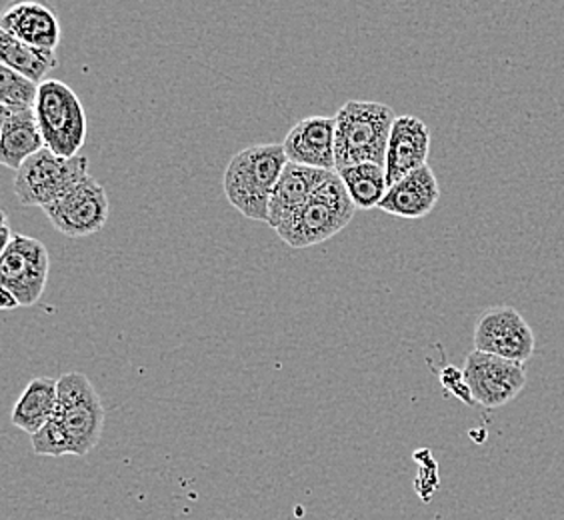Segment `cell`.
Returning a JSON list of instances; mask_svg holds the SVG:
<instances>
[{"label": "cell", "instance_id": "7402d4cb", "mask_svg": "<svg viewBox=\"0 0 564 520\" xmlns=\"http://www.w3.org/2000/svg\"><path fill=\"white\" fill-rule=\"evenodd\" d=\"M0 306H2L4 311H12V308L21 306V303L17 301V296H14V294L9 293L7 289H2V286H0Z\"/></svg>", "mask_w": 564, "mask_h": 520}, {"label": "cell", "instance_id": "44dd1931", "mask_svg": "<svg viewBox=\"0 0 564 520\" xmlns=\"http://www.w3.org/2000/svg\"><path fill=\"white\" fill-rule=\"evenodd\" d=\"M31 443H33V451L36 455H73V448H70V441H68L65 424H63L58 414H55L48 423L44 424L41 431L31 434Z\"/></svg>", "mask_w": 564, "mask_h": 520}, {"label": "cell", "instance_id": "ac0fdd59", "mask_svg": "<svg viewBox=\"0 0 564 520\" xmlns=\"http://www.w3.org/2000/svg\"><path fill=\"white\" fill-rule=\"evenodd\" d=\"M0 63L14 73L31 78L36 85L48 80L46 75L58 66L55 51L22 43L11 34L0 31Z\"/></svg>", "mask_w": 564, "mask_h": 520}, {"label": "cell", "instance_id": "6da1fadb", "mask_svg": "<svg viewBox=\"0 0 564 520\" xmlns=\"http://www.w3.org/2000/svg\"><path fill=\"white\" fill-rule=\"evenodd\" d=\"M282 144H252L237 152L223 176V191L228 203L242 217L267 223L274 186L286 166Z\"/></svg>", "mask_w": 564, "mask_h": 520}, {"label": "cell", "instance_id": "4fadbf2b", "mask_svg": "<svg viewBox=\"0 0 564 520\" xmlns=\"http://www.w3.org/2000/svg\"><path fill=\"white\" fill-rule=\"evenodd\" d=\"M431 130L419 117H397L392 124L389 149H387V178L389 186L414 173L429 161Z\"/></svg>", "mask_w": 564, "mask_h": 520}, {"label": "cell", "instance_id": "277c9868", "mask_svg": "<svg viewBox=\"0 0 564 520\" xmlns=\"http://www.w3.org/2000/svg\"><path fill=\"white\" fill-rule=\"evenodd\" d=\"M34 110L46 149L61 156H76L83 151L87 142V112L73 88L55 78L44 80Z\"/></svg>", "mask_w": 564, "mask_h": 520}, {"label": "cell", "instance_id": "3957f363", "mask_svg": "<svg viewBox=\"0 0 564 520\" xmlns=\"http://www.w3.org/2000/svg\"><path fill=\"white\" fill-rule=\"evenodd\" d=\"M394 110L382 102L348 100L335 115L337 171L352 164H387Z\"/></svg>", "mask_w": 564, "mask_h": 520}, {"label": "cell", "instance_id": "5b68a950", "mask_svg": "<svg viewBox=\"0 0 564 520\" xmlns=\"http://www.w3.org/2000/svg\"><path fill=\"white\" fill-rule=\"evenodd\" d=\"M88 176V159L83 154L61 156L44 147L14 174V196L22 206L53 205Z\"/></svg>", "mask_w": 564, "mask_h": 520}, {"label": "cell", "instance_id": "ffe728a7", "mask_svg": "<svg viewBox=\"0 0 564 520\" xmlns=\"http://www.w3.org/2000/svg\"><path fill=\"white\" fill-rule=\"evenodd\" d=\"M41 85L14 73L9 66H0V107L9 109H36Z\"/></svg>", "mask_w": 564, "mask_h": 520}, {"label": "cell", "instance_id": "e0dca14e", "mask_svg": "<svg viewBox=\"0 0 564 520\" xmlns=\"http://www.w3.org/2000/svg\"><path fill=\"white\" fill-rule=\"evenodd\" d=\"M58 409V380L36 377L14 402L11 421L24 433L34 434L48 423Z\"/></svg>", "mask_w": 564, "mask_h": 520}, {"label": "cell", "instance_id": "5bb4252c", "mask_svg": "<svg viewBox=\"0 0 564 520\" xmlns=\"http://www.w3.org/2000/svg\"><path fill=\"white\" fill-rule=\"evenodd\" d=\"M438 198L441 186L436 174L429 164H424L389 186L387 195L380 201L379 210L392 217L424 218L433 213Z\"/></svg>", "mask_w": 564, "mask_h": 520}, {"label": "cell", "instance_id": "9c48e42d", "mask_svg": "<svg viewBox=\"0 0 564 520\" xmlns=\"http://www.w3.org/2000/svg\"><path fill=\"white\" fill-rule=\"evenodd\" d=\"M463 375L473 402L485 409H500L509 404L527 387L524 365L480 350L468 355Z\"/></svg>", "mask_w": 564, "mask_h": 520}, {"label": "cell", "instance_id": "603a6c76", "mask_svg": "<svg viewBox=\"0 0 564 520\" xmlns=\"http://www.w3.org/2000/svg\"><path fill=\"white\" fill-rule=\"evenodd\" d=\"M0 220H2V227H0V232H2V249H7V245L11 242L12 237H14V235H11V227H9V217H7V213H4V210L0 213Z\"/></svg>", "mask_w": 564, "mask_h": 520}, {"label": "cell", "instance_id": "8fae6325", "mask_svg": "<svg viewBox=\"0 0 564 520\" xmlns=\"http://www.w3.org/2000/svg\"><path fill=\"white\" fill-rule=\"evenodd\" d=\"M286 161L321 171H337L335 117H308L296 122L282 141Z\"/></svg>", "mask_w": 564, "mask_h": 520}, {"label": "cell", "instance_id": "8992f818", "mask_svg": "<svg viewBox=\"0 0 564 520\" xmlns=\"http://www.w3.org/2000/svg\"><path fill=\"white\" fill-rule=\"evenodd\" d=\"M56 414L65 424L73 456H87L98 445L105 426V407L87 375L68 372L58 379Z\"/></svg>", "mask_w": 564, "mask_h": 520}, {"label": "cell", "instance_id": "52a82bcc", "mask_svg": "<svg viewBox=\"0 0 564 520\" xmlns=\"http://www.w3.org/2000/svg\"><path fill=\"white\" fill-rule=\"evenodd\" d=\"M51 272V257L43 242L14 235L0 257V286L17 296L21 306L41 301Z\"/></svg>", "mask_w": 564, "mask_h": 520}, {"label": "cell", "instance_id": "7c38bea8", "mask_svg": "<svg viewBox=\"0 0 564 520\" xmlns=\"http://www.w3.org/2000/svg\"><path fill=\"white\" fill-rule=\"evenodd\" d=\"M0 31L51 51L61 43V22L43 0H12L0 17Z\"/></svg>", "mask_w": 564, "mask_h": 520}, {"label": "cell", "instance_id": "2e32d148", "mask_svg": "<svg viewBox=\"0 0 564 520\" xmlns=\"http://www.w3.org/2000/svg\"><path fill=\"white\" fill-rule=\"evenodd\" d=\"M330 173L335 171H321L303 164L286 163L271 196L267 225L276 228L282 218L315 195L316 188L325 183Z\"/></svg>", "mask_w": 564, "mask_h": 520}, {"label": "cell", "instance_id": "ba28073f", "mask_svg": "<svg viewBox=\"0 0 564 520\" xmlns=\"http://www.w3.org/2000/svg\"><path fill=\"white\" fill-rule=\"evenodd\" d=\"M43 210L65 237L83 239L97 235L107 225L110 201L105 186L88 174L53 205L44 206Z\"/></svg>", "mask_w": 564, "mask_h": 520}, {"label": "cell", "instance_id": "9a60e30c", "mask_svg": "<svg viewBox=\"0 0 564 520\" xmlns=\"http://www.w3.org/2000/svg\"><path fill=\"white\" fill-rule=\"evenodd\" d=\"M44 147L36 110L0 107V163L17 173Z\"/></svg>", "mask_w": 564, "mask_h": 520}, {"label": "cell", "instance_id": "d6986e66", "mask_svg": "<svg viewBox=\"0 0 564 520\" xmlns=\"http://www.w3.org/2000/svg\"><path fill=\"white\" fill-rule=\"evenodd\" d=\"M338 176L347 186L350 201L360 210L379 208L380 201L389 191V178L387 169L375 163L352 164L347 169L337 171Z\"/></svg>", "mask_w": 564, "mask_h": 520}, {"label": "cell", "instance_id": "30bf717a", "mask_svg": "<svg viewBox=\"0 0 564 520\" xmlns=\"http://www.w3.org/2000/svg\"><path fill=\"white\" fill-rule=\"evenodd\" d=\"M475 350L527 365L534 355V333L512 306H492L478 316Z\"/></svg>", "mask_w": 564, "mask_h": 520}, {"label": "cell", "instance_id": "7a4b0ae2", "mask_svg": "<svg viewBox=\"0 0 564 520\" xmlns=\"http://www.w3.org/2000/svg\"><path fill=\"white\" fill-rule=\"evenodd\" d=\"M355 213L357 206L335 171L316 188L315 195L282 218L274 232L291 249H311L333 239L347 227Z\"/></svg>", "mask_w": 564, "mask_h": 520}]
</instances>
